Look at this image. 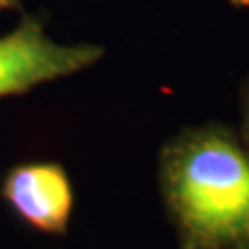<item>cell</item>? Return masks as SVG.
<instances>
[{"label": "cell", "mask_w": 249, "mask_h": 249, "mask_svg": "<svg viewBox=\"0 0 249 249\" xmlns=\"http://www.w3.org/2000/svg\"><path fill=\"white\" fill-rule=\"evenodd\" d=\"M0 196L32 229L52 236L69 231L74 192L61 164L50 160L20 162L4 176Z\"/></svg>", "instance_id": "3957f363"}, {"label": "cell", "mask_w": 249, "mask_h": 249, "mask_svg": "<svg viewBox=\"0 0 249 249\" xmlns=\"http://www.w3.org/2000/svg\"><path fill=\"white\" fill-rule=\"evenodd\" d=\"M232 6H240V8H249V0H231Z\"/></svg>", "instance_id": "8992f818"}, {"label": "cell", "mask_w": 249, "mask_h": 249, "mask_svg": "<svg viewBox=\"0 0 249 249\" xmlns=\"http://www.w3.org/2000/svg\"><path fill=\"white\" fill-rule=\"evenodd\" d=\"M242 139L246 141V146L249 148V83L244 90V125H242Z\"/></svg>", "instance_id": "277c9868"}, {"label": "cell", "mask_w": 249, "mask_h": 249, "mask_svg": "<svg viewBox=\"0 0 249 249\" xmlns=\"http://www.w3.org/2000/svg\"><path fill=\"white\" fill-rule=\"evenodd\" d=\"M159 183L181 249H249V148L231 127H190L159 157Z\"/></svg>", "instance_id": "6da1fadb"}, {"label": "cell", "mask_w": 249, "mask_h": 249, "mask_svg": "<svg viewBox=\"0 0 249 249\" xmlns=\"http://www.w3.org/2000/svg\"><path fill=\"white\" fill-rule=\"evenodd\" d=\"M96 45H57L45 34L37 15H22L18 26L0 37V98L71 76L98 61Z\"/></svg>", "instance_id": "7a4b0ae2"}, {"label": "cell", "mask_w": 249, "mask_h": 249, "mask_svg": "<svg viewBox=\"0 0 249 249\" xmlns=\"http://www.w3.org/2000/svg\"><path fill=\"white\" fill-rule=\"evenodd\" d=\"M20 0H0V9H20Z\"/></svg>", "instance_id": "5b68a950"}]
</instances>
